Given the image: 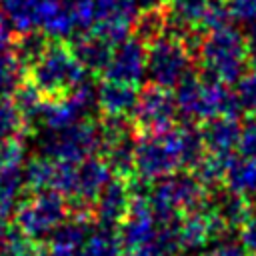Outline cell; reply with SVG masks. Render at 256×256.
I'll return each instance as SVG.
<instances>
[{"label": "cell", "instance_id": "f1b7e54d", "mask_svg": "<svg viewBox=\"0 0 256 256\" xmlns=\"http://www.w3.org/2000/svg\"><path fill=\"white\" fill-rule=\"evenodd\" d=\"M238 150H240V156L256 162V118L250 120L246 126H242Z\"/></svg>", "mask_w": 256, "mask_h": 256}, {"label": "cell", "instance_id": "4316f807", "mask_svg": "<svg viewBox=\"0 0 256 256\" xmlns=\"http://www.w3.org/2000/svg\"><path fill=\"white\" fill-rule=\"evenodd\" d=\"M24 190H28L26 176H24V164H2L0 166V192L12 200H18V196Z\"/></svg>", "mask_w": 256, "mask_h": 256}, {"label": "cell", "instance_id": "44dd1931", "mask_svg": "<svg viewBox=\"0 0 256 256\" xmlns=\"http://www.w3.org/2000/svg\"><path fill=\"white\" fill-rule=\"evenodd\" d=\"M124 246L116 228L96 226L92 228L88 240L84 242V256H124Z\"/></svg>", "mask_w": 256, "mask_h": 256}, {"label": "cell", "instance_id": "8fae6325", "mask_svg": "<svg viewBox=\"0 0 256 256\" xmlns=\"http://www.w3.org/2000/svg\"><path fill=\"white\" fill-rule=\"evenodd\" d=\"M158 222L154 218L152 206L148 202V196H134L130 212L122 226L118 228L122 246L128 252H138L144 248H152L158 238Z\"/></svg>", "mask_w": 256, "mask_h": 256}, {"label": "cell", "instance_id": "4dcf8cb0", "mask_svg": "<svg viewBox=\"0 0 256 256\" xmlns=\"http://www.w3.org/2000/svg\"><path fill=\"white\" fill-rule=\"evenodd\" d=\"M240 242L248 256H256V220H250L240 228Z\"/></svg>", "mask_w": 256, "mask_h": 256}, {"label": "cell", "instance_id": "8992f818", "mask_svg": "<svg viewBox=\"0 0 256 256\" xmlns=\"http://www.w3.org/2000/svg\"><path fill=\"white\" fill-rule=\"evenodd\" d=\"M16 226L34 242H46L54 230L70 216V202L54 192H30L16 206Z\"/></svg>", "mask_w": 256, "mask_h": 256}, {"label": "cell", "instance_id": "d590c367", "mask_svg": "<svg viewBox=\"0 0 256 256\" xmlns=\"http://www.w3.org/2000/svg\"><path fill=\"white\" fill-rule=\"evenodd\" d=\"M0 256H6V254H2V252H0Z\"/></svg>", "mask_w": 256, "mask_h": 256}, {"label": "cell", "instance_id": "e575fe53", "mask_svg": "<svg viewBox=\"0 0 256 256\" xmlns=\"http://www.w3.org/2000/svg\"><path fill=\"white\" fill-rule=\"evenodd\" d=\"M154 256H164V254H160V252H156V254H154Z\"/></svg>", "mask_w": 256, "mask_h": 256}, {"label": "cell", "instance_id": "d4e9b609", "mask_svg": "<svg viewBox=\"0 0 256 256\" xmlns=\"http://www.w3.org/2000/svg\"><path fill=\"white\" fill-rule=\"evenodd\" d=\"M26 132L24 118L12 98H0V144L20 138Z\"/></svg>", "mask_w": 256, "mask_h": 256}, {"label": "cell", "instance_id": "9c48e42d", "mask_svg": "<svg viewBox=\"0 0 256 256\" xmlns=\"http://www.w3.org/2000/svg\"><path fill=\"white\" fill-rule=\"evenodd\" d=\"M226 224L218 216V212L212 208V204H204L202 208L188 212L178 222V246L180 254H196L206 250L210 244H214L224 232Z\"/></svg>", "mask_w": 256, "mask_h": 256}, {"label": "cell", "instance_id": "83f0119b", "mask_svg": "<svg viewBox=\"0 0 256 256\" xmlns=\"http://www.w3.org/2000/svg\"><path fill=\"white\" fill-rule=\"evenodd\" d=\"M230 12V18L238 22H254L256 20V0H224Z\"/></svg>", "mask_w": 256, "mask_h": 256}, {"label": "cell", "instance_id": "ac0fdd59", "mask_svg": "<svg viewBox=\"0 0 256 256\" xmlns=\"http://www.w3.org/2000/svg\"><path fill=\"white\" fill-rule=\"evenodd\" d=\"M224 186L228 192L250 198L256 194V162L244 156H232L226 168Z\"/></svg>", "mask_w": 256, "mask_h": 256}, {"label": "cell", "instance_id": "7a4b0ae2", "mask_svg": "<svg viewBox=\"0 0 256 256\" xmlns=\"http://www.w3.org/2000/svg\"><path fill=\"white\" fill-rule=\"evenodd\" d=\"M178 114L188 122H208L218 116H236L238 104L234 92L220 82L206 76H196L194 72L184 78L174 90Z\"/></svg>", "mask_w": 256, "mask_h": 256}, {"label": "cell", "instance_id": "3957f363", "mask_svg": "<svg viewBox=\"0 0 256 256\" xmlns=\"http://www.w3.org/2000/svg\"><path fill=\"white\" fill-rule=\"evenodd\" d=\"M206 196L208 190L194 176V172L180 170L176 174L152 182L148 202L158 224H172L178 222L184 214L202 208L208 202Z\"/></svg>", "mask_w": 256, "mask_h": 256}, {"label": "cell", "instance_id": "5bb4252c", "mask_svg": "<svg viewBox=\"0 0 256 256\" xmlns=\"http://www.w3.org/2000/svg\"><path fill=\"white\" fill-rule=\"evenodd\" d=\"M138 92H140L138 86L102 78V82L96 86L98 110L102 112V116L130 118L138 100Z\"/></svg>", "mask_w": 256, "mask_h": 256}, {"label": "cell", "instance_id": "6da1fadb", "mask_svg": "<svg viewBox=\"0 0 256 256\" xmlns=\"http://www.w3.org/2000/svg\"><path fill=\"white\" fill-rule=\"evenodd\" d=\"M196 58L202 76L228 86L238 82L246 72L250 48L246 36H242L234 26H224L208 32L200 40Z\"/></svg>", "mask_w": 256, "mask_h": 256}, {"label": "cell", "instance_id": "484cf974", "mask_svg": "<svg viewBox=\"0 0 256 256\" xmlns=\"http://www.w3.org/2000/svg\"><path fill=\"white\" fill-rule=\"evenodd\" d=\"M234 98L238 110H242L248 116H256V60H252L250 68H246V72L236 82Z\"/></svg>", "mask_w": 256, "mask_h": 256}, {"label": "cell", "instance_id": "ffe728a7", "mask_svg": "<svg viewBox=\"0 0 256 256\" xmlns=\"http://www.w3.org/2000/svg\"><path fill=\"white\" fill-rule=\"evenodd\" d=\"M212 208L218 212V216L222 218V222L226 224V228H242L244 224H248L252 218V204L248 198L236 196L232 192L220 196L216 202H212Z\"/></svg>", "mask_w": 256, "mask_h": 256}, {"label": "cell", "instance_id": "e0dca14e", "mask_svg": "<svg viewBox=\"0 0 256 256\" xmlns=\"http://www.w3.org/2000/svg\"><path fill=\"white\" fill-rule=\"evenodd\" d=\"M92 216L82 212H70V216L54 230L46 240L48 248L58 252H82L84 242L92 232Z\"/></svg>", "mask_w": 256, "mask_h": 256}, {"label": "cell", "instance_id": "7c38bea8", "mask_svg": "<svg viewBox=\"0 0 256 256\" xmlns=\"http://www.w3.org/2000/svg\"><path fill=\"white\" fill-rule=\"evenodd\" d=\"M146 62H148V48L142 40H138L132 34L130 38L114 46L110 64L102 74V78L140 86L146 80Z\"/></svg>", "mask_w": 256, "mask_h": 256}, {"label": "cell", "instance_id": "277c9868", "mask_svg": "<svg viewBox=\"0 0 256 256\" xmlns=\"http://www.w3.org/2000/svg\"><path fill=\"white\" fill-rule=\"evenodd\" d=\"M86 70L76 60L72 48L62 40H52L46 54L26 72V80L44 98H60L86 82Z\"/></svg>", "mask_w": 256, "mask_h": 256}, {"label": "cell", "instance_id": "ba28073f", "mask_svg": "<svg viewBox=\"0 0 256 256\" xmlns=\"http://www.w3.org/2000/svg\"><path fill=\"white\" fill-rule=\"evenodd\" d=\"M176 98L172 90L146 84L138 92L136 106L130 114V122L140 136L164 134L176 126Z\"/></svg>", "mask_w": 256, "mask_h": 256}, {"label": "cell", "instance_id": "d6a6232c", "mask_svg": "<svg viewBox=\"0 0 256 256\" xmlns=\"http://www.w3.org/2000/svg\"><path fill=\"white\" fill-rule=\"evenodd\" d=\"M246 42H248L250 54H252L254 60H256V20L250 22V28H248V34H246Z\"/></svg>", "mask_w": 256, "mask_h": 256}, {"label": "cell", "instance_id": "836d02e7", "mask_svg": "<svg viewBox=\"0 0 256 256\" xmlns=\"http://www.w3.org/2000/svg\"><path fill=\"white\" fill-rule=\"evenodd\" d=\"M6 236H8V226H6V222H0V252H2V248H4Z\"/></svg>", "mask_w": 256, "mask_h": 256}, {"label": "cell", "instance_id": "cb8c5ba5", "mask_svg": "<svg viewBox=\"0 0 256 256\" xmlns=\"http://www.w3.org/2000/svg\"><path fill=\"white\" fill-rule=\"evenodd\" d=\"M26 80V72L16 60L14 52L0 56V98H12L20 84Z\"/></svg>", "mask_w": 256, "mask_h": 256}, {"label": "cell", "instance_id": "2e32d148", "mask_svg": "<svg viewBox=\"0 0 256 256\" xmlns=\"http://www.w3.org/2000/svg\"><path fill=\"white\" fill-rule=\"evenodd\" d=\"M206 152L218 156H234V148H238L242 126L236 116H218L202 124L200 128Z\"/></svg>", "mask_w": 256, "mask_h": 256}, {"label": "cell", "instance_id": "d6986e66", "mask_svg": "<svg viewBox=\"0 0 256 256\" xmlns=\"http://www.w3.org/2000/svg\"><path fill=\"white\" fill-rule=\"evenodd\" d=\"M52 38L42 32V30H30V32H22L14 36L12 42V52L16 56V60L20 62V66L24 68V72H28L50 48Z\"/></svg>", "mask_w": 256, "mask_h": 256}, {"label": "cell", "instance_id": "603a6c76", "mask_svg": "<svg viewBox=\"0 0 256 256\" xmlns=\"http://www.w3.org/2000/svg\"><path fill=\"white\" fill-rule=\"evenodd\" d=\"M210 2L212 0H166V12L170 20L188 28H196L200 26Z\"/></svg>", "mask_w": 256, "mask_h": 256}, {"label": "cell", "instance_id": "5b68a950", "mask_svg": "<svg viewBox=\"0 0 256 256\" xmlns=\"http://www.w3.org/2000/svg\"><path fill=\"white\" fill-rule=\"evenodd\" d=\"M40 154L58 162L80 164L92 158L102 148L100 122L88 118L62 130H40L38 132Z\"/></svg>", "mask_w": 256, "mask_h": 256}, {"label": "cell", "instance_id": "1f68e13d", "mask_svg": "<svg viewBox=\"0 0 256 256\" xmlns=\"http://www.w3.org/2000/svg\"><path fill=\"white\" fill-rule=\"evenodd\" d=\"M16 206H18L16 200H12L0 192V222H6L12 216V212H16Z\"/></svg>", "mask_w": 256, "mask_h": 256}, {"label": "cell", "instance_id": "4fadbf2b", "mask_svg": "<svg viewBox=\"0 0 256 256\" xmlns=\"http://www.w3.org/2000/svg\"><path fill=\"white\" fill-rule=\"evenodd\" d=\"M134 194H132V186L130 180L126 178H112L108 182V186L102 190V194L98 196V200L92 206V218L98 226H106V228H120L122 222L126 220L130 206H132Z\"/></svg>", "mask_w": 256, "mask_h": 256}, {"label": "cell", "instance_id": "7402d4cb", "mask_svg": "<svg viewBox=\"0 0 256 256\" xmlns=\"http://www.w3.org/2000/svg\"><path fill=\"white\" fill-rule=\"evenodd\" d=\"M26 188L28 192H48L54 190V176H56V160L48 156H36L24 164Z\"/></svg>", "mask_w": 256, "mask_h": 256}, {"label": "cell", "instance_id": "30bf717a", "mask_svg": "<svg viewBox=\"0 0 256 256\" xmlns=\"http://www.w3.org/2000/svg\"><path fill=\"white\" fill-rule=\"evenodd\" d=\"M58 12L60 0H0V16L16 34L30 30L46 32Z\"/></svg>", "mask_w": 256, "mask_h": 256}, {"label": "cell", "instance_id": "52a82bcc", "mask_svg": "<svg viewBox=\"0 0 256 256\" xmlns=\"http://www.w3.org/2000/svg\"><path fill=\"white\" fill-rule=\"evenodd\" d=\"M148 62H146V78L148 84L176 90L178 84L192 74L194 54L188 46L176 38L160 36L148 46Z\"/></svg>", "mask_w": 256, "mask_h": 256}, {"label": "cell", "instance_id": "9a60e30c", "mask_svg": "<svg viewBox=\"0 0 256 256\" xmlns=\"http://www.w3.org/2000/svg\"><path fill=\"white\" fill-rule=\"evenodd\" d=\"M70 48H72L76 60L82 64V68L88 74H104L108 64H110L112 52H114V44L104 40L94 30L78 34L76 38H72Z\"/></svg>", "mask_w": 256, "mask_h": 256}, {"label": "cell", "instance_id": "f546056e", "mask_svg": "<svg viewBox=\"0 0 256 256\" xmlns=\"http://www.w3.org/2000/svg\"><path fill=\"white\" fill-rule=\"evenodd\" d=\"M202 256H248V252L244 250L242 244L234 240H220V242H214Z\"/></svg>", "mask_w": 256, "mask_h": 256}]
</instances>
